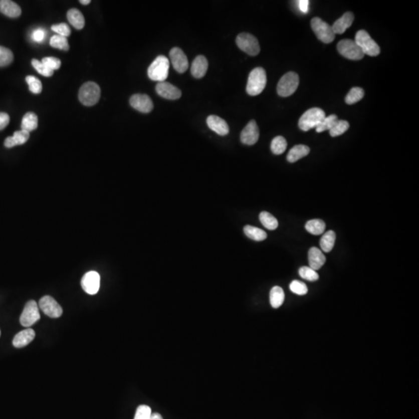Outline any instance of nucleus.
Returning a JSON list of instances; mask_svg holds the SVG:
<instances>
[{
	"instance_id": "obj_21",
	"label": "nucleus",
	"mask_w": 419,
	"mask_h": 419,
	"mask_svg": "<svg viewBox=\"0 0 419 419\" xmlns=\"http://www.w3.org/2000/svg\"><path fill=\"white\" fill-rule=\"evenodd\" d=\"M354 21V15L352 13H345L342 18L337 20L332 27L335 35H342L348 28H350Z\"/></svg>"
},
{
	"instance_id": "obj_28",
	"label": "nucleus",
	"mask_w": 419,
	"mask_h": 419,
	"mask_svg": "<svg viewBox=\"0 0 419 419\" xmlns=\"http://www.w3.org/2000/svg\"><path fill=\"white\" fill-rule=\"evenodd\" d=\"M244 233L248 238L256 242H262L267 239V232L259 228L253 227L251 225L245 226Z\"/></svg>"
},
{
	"instance_id": "obj_31",
	"label": "nucleus",
	"mask_w": 419,
	"mask_h": 419,
	"mask_svg": "<svg viewBox=\"0 0 419 419\" xmlns=\"http://www.w3.org/2000/svg\"><path fill=\"white\" fill-rule=\"evenodd\" d=\"M260 220L262 225L269 230H275L278 228V221L275 217L267 212L260 213Z\"/></svg>"
},
{
	"instance_id": "obj_15",
	"label": "nucleus",
	"mask_w": 419,
	"mask_h": 419,
	"mask_svg": "<svg viewBox=\"0 0 419 419\" xmlns=\"http://www.w3.org/2000/svg\"><path fill=\"white\" fill-rule=\"evenodd\" d=\"M241 141L246 145H253L260 138V130L255 120H251L241 133Z\"/></svg>"
},
{
	"instance_id": "obj_11",
	"label": "nucleus",
	"mask_w": 419,
	"mask_h": 419,
	"mask_svg": "<svg viewBox=\"0 0 419 419\" xmlns=\"http://www.w3.org/2000/svg\"><path fill=\"white\" fill-rule=\"evenodd\" d=\"M39 308L46 314L47 316L52 318H58L62 316V307L59 303L50 296H45L39 301Z\"/></svg>"
},
{
	"instance_id": "obj_25",
	"label": "nucleus",
	"mask_w": 419,
	"mask_h": 419,
	"mask_svg": "<svg viewBox=\"0 0 419 419\" xmlns=\"http://www.w3.org/2000/svg\"><path fill=\"white\" fill-rule=\"evenodd\" d=\"M285 299V294L284 290L278 286L273 287L270 293V304L273 308H280L282 304H284Z\"/></svg>"
},
{
	"instance_id": "obj_10",
	"label": "nucleus",
	"mask_w": 419,
	"mask_h": 419,
	"mask_svg": "<svg viewBox=\"0 0 419 419\" xmlns=\"http://www.w3.org/2000/svg\"><path fill=\"white\" fill-rule=\"evenodd\" d=\"M40 318H41V315H40L39 308H38L36 301H28L24 307V311L20 318L21 325L24 327L32 326Z\"/></svg>"
},
{
	"instance_id": "obj_6",
	"label": "nucleus",
	"mask_w": 419,
	"mask_h": 419,
	"mask_svg": "<svg viewBox=\"0 0 419 419\" xmlns=\"http://www.w3.org/2000/svg\"><path fill=\"white\" fill-rule=\"evenodd\" d=\"M355 42L364 55L369 56H377L378 55H380V47L364 30L358 31Z\"/></svg>"
},
{
	"instance_id": "obj_8",
	"label": "nucleus",
	"mask_w": 419,
	"mask_h": 419,
	"mask_svg": "<svg viewBox=\"0 0 419 419\" xmlns=\"http://www.w3.org/2000/svg\"><path fill=\"white\" fill-rule=\"evenodd\" d=\"M338 52L343 57L349 60H361L364 57V54L358 46L355 41L350 39L342 40L337 45Z\"/></svg>"
},
{
	"instance_id": "obj_40",
	"label": "nucleus",
	"mask_w": 419,
	"mask_h": 419,
	"mask_svg": "<svg viewBox=\"0 0 419 419\" xmlns=\"http://www.w3.org/2000/svg\"><path fill=\"white\" fill-rule=\"evenodd\" d=\"M290 289L294 294H297V295L303 296L308 294V287L304 283L299 280H294L290 284Z\"/></svg>"
},
{
	"instance_id": "obj_17",
	"label": "nucleus",
	"mask_w": 419,
	"mask_h": 419,
	"mask_svg": "<svg viewBox=\"0 0 419 419\" xmlns=\"http://www.w3.org/2000/svg\"><path fill=\"white\" fill-rule=\"evenodd\" d=\"M206 124L211 130L215 131L219 135H227L229 133V124L219 116H209L206 119Z\"/></svg>"
},
{
	"instance_id": "obj_5",
	"label": "nucleus",
	"mask_w": 419,
	"mask_h": 419,
	"mask_svg": "<svg viewBox=\"0 0 419 419\" xmlns=\"http://www.w3.org/2000/svg\"><path fill=\"white\" fill-rule=\"evenodd\" d=\"M299 86V76L294 72H287L280 79L277 85V93L282 97H287L295 93Z\"/></svg>"
},
{
	"instance_id": "obj_33",
	"label": "nucleus",
	"mask_w": 419,
	"mask_h": 419,
	"mask_svg": "<svg viewBox=\"0 0 419 419\" xmlns=\"http://www.w3.org/2000/svg\"><path fill=\"white\" fill-rule=\"evenodd\" d=\"M364 96V91L362 88L354 87L345 97V103L349 105L354 104L360 101Z\"/></svg>"
},
{
	"instance_id": "obj_47",
	"label": "nucleus",
	"mask_w": 419,
	"mask_h": 419,
	"mask_svg": "<svg viewBox=\"0 0 419 419\" xmlns=\"http://www.w3.org/2000/svg\"><path fill=\"white\" fill-rule=\"evenodd\" d=\"M297 3H298V7H299L300 11L304 13V14H307L308 12L309 1L308 0H300Z\"/></svg>"
},
{
	"instance_id": "obj_7",
	"label": "nucleus",
	"mask_w": 419,
	"mask_h": 419,
	"mask_svg": "<svg viewBox=\"0 0 419 419\" xmlns=\"http://www.w3.org/2000/svg\"><path fill=\"white\" fill-rule=\"evenodd\" d=\"M311 24L314 34L321 42L325 44L332 43L333 42L335 35L329 24L319 18H313Z\"/></svg>"
},
{
	"instance_id": "obj_42",
	"label": "nucleus",
	"mask_w": 419,
	"mask_h": 419,
	"mask_svg": "<svg viewBox=\"0 0 419 419\" xmlns=\"http://www.w3.org/2000/svg\"><path fill=\"white\" fill-rule=\"evenodd\" d=\"M151 414V407L145 404H142L137 408L134 419H150Z\"/></svg>"
},
{
	"instance_id": "obj_23",
	"label": "nucleus",
	"mask_w": 419,
	"mask_h": 419,
	"mask_svg": "<svg viewBox=\"0 0 419 419\" xmlns=\"http://www.w3.org/2000/svg\"><path fill=\"white\" fill-rule=\"evenodd\" d=\"M0 12L9 18H16L21 16V9L18 4L11 0H1Z\"/></svg>"
},
{
	"instance_id": "obj_45",
	"label": "nucleus",
	"mask_w": 419,
	"mask_h": 419,
	"mask_svg": "<svg viewBox=\"0 0 419 419\" xmlns=\"http://www.w3.org/2000/svg\"><path fill=\"white\" fill-rule=\"evenodd\" d=\"M45 32L44 30L42 29H37L34 31L33 34H32V38H33L34 41L36 42H42L45 39Z\"/></svg>"
},
{
	"instance_id": "obj_37",
	"label": "nucleus",
	"mask_w": 419,
	"mask_h": 419,
	"mask_svg": "<svg viewBox=\"0 0 419 419\" xmlns=\"http://www.w3.org/2000/svg\"><path fill=\"white\" fill-rule=\"evenodd\" d=\"M349 127V124L346 120H338L334 127L330 130V135L332 137L342 135L345 131H348Z\"/></svg>"
},
{
	"instance_id": "obj_32",
	"label": "nucleus",
	"mask_w": 419,
	"mask_h": 419,
	"mask_svg": "<svg viewBox=\"0 0 419 419\" xmlns=\"http://www.w3.org/2000/svg\"><path fill=\"white\" fill-rule=\"evenodd\" d=\"M287 142L282 136H277L271 142V151L275 155H281L287 149Z\"/></svg>"
},
{
	"instance_id": "obj_29",
	"label": "nucleus",
	"mask_w": 419,
	"mask_h": 419,
	"mask_svg": "<svg viewBox=\"0 0 419 419\" xmlns=\"http://www.w3.org/2000/svg\"><path fill=\"white\" fill-rule=\"evenodd\" d=\"M336 235L333 231H328L321 237L320 246L325 253H330L335 246Z\"/></svg>"
},
{
	"instance_id": "obj_43",
	"label": "nucleus",
	"mask_w": 419,
	"mask_h": 419,
	"mask_svg": "<svg viewBox=\"0 0 419 419\" xmlns=\"http://www.w3.org/2000/svg\"><path fill=\"white\" fill-rule=\"evenodd\" d=\"M42 63L48 69H51L52 71L57 70V69H60L61 63L60 59H57V58H54V57H47L44 58L42 60Z\"/></svg>"
},
{
	"instance_id": "obj_44",
	"label": "nucleus",
	"mask_w": 419,
	"mask_h": 419,
	"mask_svg": "<svg viewBox=\"0 0 419 419\" xmlns=\"http://www.w3.org/2000/svg\"><path fill=\"white\" fill-rule=\"evenodd\" d=\"M52 30L55 31V33H57L58 35L65 37V38H67V37H69L71 35L70 28H69L67 24H64V23L53 25L52 27Z\"/></svg>"
},
{
	"instance_id": "obj_3",
	"label": "nucleus",
	"mask_w": 419,
	"mask_h": 419,
	"mask_svg": "<svg viewBox=\"0 0 419 419\" xmlns=\"http://www.w3.org/2000/svg\"><path fill=\"white\" fill-rule=\"evenodd\" d=\"M325 118V113L320 108L309 109L301 116L299 120V127L304 131L316 128L320 123Z\"/></svg>"
},
{
	"instance_id": "obj_48",
	"label": "nucleus",
	"mask_w": 419,
	"mask_h": 419,
	"mask_svg": "<svg viewBox=\"0 0 419 419\" xmlns=\"http://www.w3.org/2000/svg\"><path fill=\"white\" fill-rule=\"evenodd\" d=\"M150 419H163L162 418V415L161 414H158V413H151V417H150Z\"/></svg>"
},
{
	"instance_id": "obj_38",
	"label": "nucleus",
	"mask_w": 419,
	"mask_h": 419,
	"mask_svg": "<svg viewBox=\"0 0 419 419\" xmlns=\"http://www.w3.org/2000/svg\"><path fill=\"white\" fill-rule=\"evenodd\" d=\"M299 275L301 276V278L308 280V281H317L319 279V276L317 271L308 267H301L299 270Z\"/></svg>"
},
{
	"instance_id": "obj_36",
	"label": "nucleus",
	"mask_w": 419,
	"mask_h": 419,
	"mask_svg": "<svg viewBox=\"0 0 419 419\" xmlns=\"http://www.w3.org/2000/svg\"><path fill=\"white\" fill-rule=\"evenodd\" d=\"M14 61V54L8 48L0 46V67L9 66Z\"/></svg>"
},
{
	"instance_id": "obj_27",
	"label": "nucleus",
	"mask_w": 419,
	"mask_h": 419,
	"mask_svg": "<svg viewBox=\"0 0 419 419\" xmlns=\"http://www.w3.org/2000/svg\"><path fill=\"white\" fill-rule=\"evenodd\" d=\"M38 125V117L35 113L32 112H28L24 116L22 119V123H21V130L24 131H31L36 130Z\"/></svg>"
},
{
	"instance_id": "obj_22",
	"label": "nucleus",
	"mask_w": 419,
	"mask_h": 419,
	"mask_svg": "<svg viewBox=\"0 0 419 419\" xmlns=\"http://www.w3.org/2000/svg\"><path fill=\"white\" fill-rule=\"evenodd\" d=\"M29 138L30 132L24 130H21V131L14 132V135L11 137L6 138L4 144L7 148H13L17 145L25 144Z\"/></svg>"
},
{
	"instance_id": "obj_39",
	"label": "nucleus",
	"mask_w": 419,
	"mask_h": 419,
	"mask_svg": "<svg viewBox=\"0 0 419 419\" xmlns=\"http://www.w3.org/2000/svg\"><path fill=\"white\" fill-rule=\"evenodd\" d=\"M26 82L29 86V90L31 93L39 94L42 91V83L39 79L33 76H28L26 77Z\"/></svg>"
},
{
	"instance_id": "obj_4",
	"label": "nucleus",
	"mask_w": 419,
	"mask_h": 419,
	"mask_svg": "<svg viewBox=\"0 0 419 419\" xmlns=\"http://www.w3.org/2000/svg\"><path fill=\"white\" fill-rule=\"evenodd\" d=\"M100 88L93 82H88L83 85L79 93V99L85 106L91 107L98 103L100 98Z\"/></svg>"
},
{
	"instance_id": "obj_41",
	"label": "nucleus",
	"mask_w": 419,
	"mask_h": 419,
	"mask_svg": "<svg viewBox=\"0 0 419 419\" xmlns=\"http://www.w3.org/2000/svg\"><path fill=\"white\" fill-rule=\"evenodd\" d=\"M32 66L38 71V73L42 75V76H45V77H51V76H53V71L48 69L42 62H40V61L37 60V59H33L32 60Z\"/></svg>"
},
{
	"instance_id": "obj_26",
	"label": "nucleus",
	"mask_w": 419,
	"mask_h": 419,
	"mask_svg": "<svg viewBox=\"0 0 419 419\" xmlns=\"http://www.w3.org/2000/svg\"><path fill=\"white\" fill-rule=\"evenodd\" d=\"M67 18L69 23L76 29L81 30L85 26V18L83 14L79 10L71 9L68 11Z\"/></svg>"
},
{
	"instance_id": "obj_13",
	"label": "nucleus",
	"mask_w": 419,
	"mask_h": 419,
	"mask_svg": "<svg viewBox=\"0 0 419 419\" xmlns=\"http://www.w3.org/2000/svg\"><path fill=\"white\" fill-rule=\"evenodd\" d=\"M169 58L172 66L176 72L183 73L189 67L187 57L183 52L179 48H173L169 52Z\"/></svg>"
},
{
	"instance_id": "obj_12",
	"label": "nucleus",
	"mask_w": 419,
	"mask_h": 419,
	"mask_svg": "<svg viewBox=\"0 0 419 419\" xmlns=\"http://www.w3.org/2000/svg\"><path fill=\"white\" fill-rule=\"evenodd\" d=\"M83 291L90 295L98 293L100 287V276L95 271H90L83 276L81 281Z\"/></svg>"
},
{
	"instance_id": "obj_14",
	"label": "nucleus",
	"mask_w": 419,
	"mask_h": 419,
	"mask_svg": "<svg viewBox=\"0 0 419 419\" xmlns=\"http://www.w3.org/2000/svg\"><path fill=\"white\" fill-rule=\"evenodd\" d=\"M130 104L133 108L144 114L150 113L154 107L152 100L145 94L133 95L130 99Z\"/></svg>"
},
{
	"instance_id": "obj_24",
	"label": "nucleus",
	"mask_w": 419,
	"mask_h": 419,
	"mask_svg": "<svg viewBox=\"0 0 419 419\" xmlns=\"http://www.w3.org/2000/svg\"><path fill=\"white\" fill-rule=\"evenodd\" d=\"M310 148L307 145L304 144H299V145H295L294 148H291L289 151L288 155H287V161L291 163L297 162L301 158L307 156L309 154Z\"/></svg>"
},
{
	"instance_id": "obj_18",
	"label": "nucleus",
	"mask_w": 419,
	"mask_h": 419,
	"mask_svg": "<svg viewBox=\"0 0 419 419\" xmlns=\"http://www.w3.org/2000/svg\"><path fill=\"white\" fill-rule=\"evenodd\" d=\"M325 261H326V259H325V255L319 249L316 247H312L309 249V252H308L309 267L317 271V270H320L321 267H323Z\"/></svg>"
},
{
	"instance_id": "obj_30",
	"label": "nucleus",
	"mask_w": 419,
	"mask_h": 419,
	"mask_svg": "<svg viewBox=\"0 0 419 419\" xmlns=\"http://www.w3.org/2000/svg\"><path fill=\"white\" fill-rule=\"evenodd\" d=\"M306 230L314 236H320L325 230V223L319 219L308 221L305 225Z\"/></svg>"
},
{
	"instance_id": "obj_1",
	"label": "nucleus",
	"mask_w": 419,
	"mask_h": 419,
	"mask_svg": "<svg viewBox=\"0 0 419 419\" xmlns=\"http://www.w3.org/2000/svg\"><path fill=\"white\" fill-rule=\"evenodd\" d=\"M267 82L266 71L263 68H256L249 74L246 92L250 96H258L264 90Z\"/></svg>"
},
{
	"instance_id": "obj_2",
	"label": "nucleus",
	"mask_w": 419,
	"mask_h": 419,
	"mask_svg": "<svg viewBox=\"0 0 419 419\" xmlns=\"http://www.w3.org/2000/svg\"><path fill=\"white\" fill-rule=\"evenodd\" d=\"M169 61L165 56L160 55L151 64L148 69V76L153 81L165 82L168 76Z\"/></svg>"
},
{
	"instance_id": "obj_35",
	"label": "nucleus",
	"mask_w": 419,
	"mask_h": 419,
	"mask_svg": "<svg viewBox=\"0 0 419 419\" xmlns=\"http://www.w3.org/2000/svg\"><path fill=\"white\" fill-rule=\"evenodd\" d=\"M50 45L53 48H58L62 51H68L69 49L67 38L60 36V35H54L51 38Z\"/></svg>"
},
{
	"instance_id": "obj_50",
	"label": "nucleus",
	"mask_w": 419,
	"mask_h": 419,
	"mask_svg": "<svg viewBox=\"0 0 419 419\" xmlns=\"http://www.w3.org/2000/svg\"><path fill=\"white\" fill-rule=\"evenodd\" d=\"M0 335H1V332H0Z\"/></svg>"
},
{
	"instance_id": "obj_49",
	"label": "nucleus",
	"mask_w": 419,
	"mask_h": 419,
	"mask_svg": "<svg viewBox=\"0 0 419 419\" xmlns=\"http://www.w3.org/2000/svg\"><path fill=\"white\" fill-rule=\"evenodd\" d=\"M79 3L83 4V5H88V4H90L91 3V1L90 0H80Z\"/></svg>"
},
{
	"instance_id": "obj_9",
	"label": "nucleus",
	"mask_w": 419,
	"mask_h": 419,
	"mask_svg": "<svg viewBox=\"0 0 419 419\" xmlns=\"http://www.w3.org/2000/svg\"><path fill=\"white\" fill-rule=\"evenodd\" d=\"M236 44L241 50L251 56L259 55L260 47L257 38L248 33H242L238 35Z\"/></svg>"
},
{
	"instance_id": "obj_20",
	"label": "nucleus",
	"mask_w": 419,
	"mask_h": 419,
	"mask_svg": "<svg viewBox=\"0 0 419 419\" xmlns=\"http://www.w3.org/2000/svg\"><path fill=\"white\" fill-rule=\"evenodd\" d=\"M35 332L32 328H27L17 334L13 340V345L16 348L25 347L35 339Z\"/></svg>"
},
{
	"instance_id": "obj_46",
	"label": "nucleus",
	"mask_w": 419,
	"mask_h": 419,
	"mask_svg": "<svg viewBox=\"0 0 419 419\" xmlns=\"http://www.w3.org/2000/svg\"><path fill=\"white\" fill-rule=\"evenodd\" d=\"M10 116L7 113L0 112V131H2L7 127L10 123Z\"/></svg>"
},
{
	"instance_id": "obj_19",
	"label": "nucleus",
	"mask_w": 419,
	"mask_h": 419,
	"mask_svg": "<svg viewBox=\"0 0 419 419\" xmlns=\"http://www.w3.org/2000/svg\"><path fill=\"white\" fill-rule=\"evenodd\" d=\"M208 69V62L203 55H199L192 62L191 74L196 79H201L206 75Z\"/></svg>"
},
{
	"instance_id": "obj_16",
	"label": "nucleus",
	"mask_w": 419,
	"mask_h": 419,
	"mask_svg": "<svg viewBox=\"0 0 419 419\" xmlns=\"http://www.w3.org/2000/svg\"><path fill=\"white\" fill-rule=\"evenodd\" d=\"M155 90L158 95L167 100H178L182 96V93L179 89L167 82L158 83L155 87Z\"/></svg>"
},
{
	"instance_id": "obj_34",
	"label": "nucleus",
	"mask_w": 419,
	"mask_h": 419,
	"mask_svg": "<svg viewBox=\"0 0 419 419\" xmlns=\"http://www.w3.org/2000/svg\"><path fill=\"white\" fill-rule=\"evenodd\" d=\"M338 120V117L334 114L333 115L328 116V117H325V118L320 123L319 125L315 128L317 132L321 133L325 131H330L336 124Z\"/></svg>"
}]
</instances>
